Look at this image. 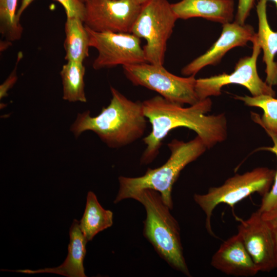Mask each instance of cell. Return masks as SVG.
<instances>
[{
  "instance_id": "obj_26",
  "label": "cell",
  "mask_w": 277,
  "mask_h": 277,
  "mask_svg": "<svg viewBox=\"0 0 277 277\" xmlns=\"http://www.w3.org/2000/svg\"><path fill=\"white\" fill-rule=\"evenodd\" d=\"M262 217L271 228L277 227V207L265 212L261 213Z\"/></svg>"
},
{
  "instance_id": "obj_18",
  "label": "cell",
  "mask_w": 277,
  "mask_h": 277,
  "mask_svg": "<svg viewBox=\"0 0 277 277\" xmlns=\"http://www.w3.org/2000/svg\"><path fill=\"white\" fill-rule=\"evenodd\" d=\"M113 224V212L105 209L99 203L92 191L87 193L86 204L80 227L88 242L103 230Z\"/></svg>"
},
{
  "instance_id": "obj_8",
  "label": "cell",
  "mask_w": 277,
  "mask_h": 277,
  "mask_svg": "<svg viewBox=\"0 0 277 277\" xmlns=\"http://www.w3.org/2000/svg\"><path fill=\"white\" fill-rule=\"evenodd\" d=\"M252 43L251 55L240 58L232 72L229 74L223 72L208 77L196 79L195 91L200 101L211 96L220 95L222 88L229 84L243 86L252 96L267 94L275 96V92L272 86L263 81L257 71L256 63L261 49L255 36Z\"/></svg>"
},
{
  "instance_id": "obj_23",
  "label": "cell",
  "mask_w": 277,
  "mask_h": 277,
  "mask_svg": "<svg viewBox=\"0 0 277 277\" xmlns=\"http://www.w3.org/2000/svg\"><path fill=\"white\" fill-rule=\"evenodd\" d=\"M64 7L67 17H77L84 20L85 5L84 0H55Z\"/></svg>"
},
{
  "instance_id": "obj_30",
  "label": "cell",
  "mask_w": 277,
  "mask_h": 277,
  "mask_svg": "<svg viewBox=\"0 0 277 277\" xmlns=\"http://www.w3.org/2000/svg\"><path fill=\"white\" fill-rule=\"evenodd\" d=\"M267 1H271L275 4L276 9V13H277V0H267Z\"/></svg>"
},
{
  "instance_id": "obj_14",
  "label": "cell",
  "mask_w": 277,
  "mask_h": 277,
  "mask_svg": "<svg viewBox=\"0 0 277 277\" xmlns=\"http://www.w3.org/2000/svg\"><path fill=\"white\" fill-rule=\"evenodd\" d=\"M171 7L177 19L202 17L224 24L234 17L233 0H182Z\"/></svg>"
},
{
  "instance_id": "obj_20",
  "label": "cell",
  "mask_w": 277,
  "mask_h": 277,
  "mask_svg": "<svg viewBox=\"0 0 277 277\" xmlns=\"http://www.w3.org/2000/svg\"><path fill=\"white\" fill-rule=\"evenodd\" d=\"M274 96L261 94L250 96L248 95L236 96L234 98L243 101L250 107H256L263 110L261 117L254 112H251V118L259 124L265 131L277 133V99Z\"/></svg>"
},
{
  "instance_id": "obj_24",
  "label": "cell",
  "mask_w": 277,
  "mask_h": 277,
  "mask_svg": "<svg viewBox=\"0 0 277 277\" xmlns=\"http://www.w3.org/2000/svg\"><path fill=\"white\" fill-rule=\"evenodd\" d=\"M255 0H239L235 22L240 25L245 24L246 20L249 15L253 7Z\"/></svg>"
},
{
  "instance_id": "obj_4",
  "label": "cell",
  "mask_w": 277,
  "mask_h": 277,
  "mask_svg": "<svg viewBox=\"0 0 277 277\" xmlns=\"http://www.w3.org/2000/svg\"><path fill=\"white\" fill-rule=\"evenodd\" d=\"M134 200L140 202L146 212L143 222L144 236L172 268L190 276L184 256L179 225L160 193L151 189H144Z\"/></svg>"
},
{
  "instance_id": "obj_22",
  "label": "cell",
  "mask_w": 277,
  "mask_h": 277,
  "mask_svg": "<svg viewBox=\"0 0 277 277\" xmlns=\"http://www.w3.org/2000/svg\"><path fill=\"white\" fill-rule=\"evenodd\" d=\"M271 138L273 146L261 148L274 153L277 157V133L266 131ZM277 207V170L275 171L273 184L269 192L263 197L261 206L258 210L261 213L270 211Z\"/></svg>"
},
{
  "instance_id": "obj_6",
  "label": "cell",
  "mask_w": 277,
  "mask_h": 277,
  "mask_svg": "<svg viewBox=\"0 0 277 277\" xmlns=\"http://www.w3.org/2000/svg\"><path fill=\"white\" fill-rule=\"evenodd\" d=\"M177 19L167 0H148L142 5L131 33L145 39L143 48L147 62L163 65L167 41Z\"/></svg>"
},
{
  "instance_id": "obj_3",
  "label": "cell",
  "mask_w": 277,
  "mask_h": 277,
  "mask_svg": "<svg viewBox=\"0 0 277 277\" xmlns=\"http://www.w3.org/2000/svg\"><path fill=\"white\" fill-rule=\"evenodd\" d=\"M167 145L170 155L161 166L148 168L141 176L118 177L120 187L114 203L125 199H134L142 190L151 189L160 192L164 203L172 209V187L180 172L187 165L201 156L207 148L198 135L187 142L174 139Z\"/></svg>"
},
{
  "instance_id": "obj_29",
  "label": "cell",
  "mask_w": 277,
  "mask_h": 277,
  "mask_svg": "<svg viewBox=\"0 0 277 277\" xmlns=\"http://www.w3.org/2000/svg\"><path fill=\"white\" fill-rule=\"evenodd\" d=\"M138 3H139L141 5H142L143 4L145 3L148 0H135Z\"/></svg>"
},
{
  "instance_id": "obj_17",
  "label": "cell",
  "mask_w": 277,
  "mask_h": 277,
  "mask_svg": "<svg viewBox=\"0 0 277 277\" xmlns=\"http://www.w3.org/2000/svg\"><path fill=\"white\" fill-rule=\"evenodd\" d=\"M64 47L67 61L83 63L89 56V37L83 21L77 17H67Z\"/></svg>"
},
{
  "instance_id": "obj_27",
  "label": "cell",
  "mask_w": 277,
  "mask_h": 277,
  "mask_svg": "<svg viewBox=\"0 0 277 277\" xmlns=\"http://www.w3.org/2000/svg\"><path fill=\"white\" fill-rule=\"evenodd\" d=\"M33 1L34 0H22L21 5L17 10L16 16L18 19H20V17L22 13Z\"/></svg>"
},
{
  "instance_id": "obj_7",
  "label": "cell",
  "mask_w": 277,
  "mask_h": 277,
  "mask_svg": "<svg viewBox=\"0 0 277 277\" xmlns=\"http://www.w3.org/2000/svg\"><path fill=\"white\" fill-rule=\"evenodd\" d=\"M123 68L125 76L134 85L154 91L171 102L192 105L200 101L195 91V75L179 76L169 72L163 65L148 62Z\"/></svg>"
},
{
  "instance_id": "obj_16",
  "label": "cell",
  "mask_w": 277,
  "mask_h": 277,
  "mask_svg": "<svg viewBox=\"0 0 277 277\" xmlns=\"http://www.w3.org/2000/svg\"><path fill=\"white\" fill-rule=\"evenodd\" d=\"M267 0H259L256 6L258 31L255 38L263 52V61L266 65L265 82L270 86L277 85V31L270 27L267 14Z\"/></svg>"
},
{
  "instance_id": "obj_28",
  "label": "cell",
  "mask_w": 277,
  "mask_h": 277,
  "mask_svg": "<svg viewBox=\"0 0 277 277\" xmlns=\"http://www.w3.org/2000/svg\"><path fill=\"white\" fill-rule=\"evenodd\" d=\"M272 229V238L273 242V246L275 257L277 263V227L273 228Z\"/></svg>"
},
{
  "instance_id": "obj_13",
  "label": "cell",
  "mask_w": 277,
  "mask_h": 277,
  "mask_svg": "<svg viewBox=\"0 0 277 277\" xmlns=\"http://www.w3.org/2000/svg\"><path fill=\"white\" fill-rule=\"evenodd\" d=\"M211 264L227 275L236 276H252L259 272L238 233L221 245Z\"/></svg>"
},
{
  "instance_id": "obj_15",
  "label": "cell",
  "mask_w": 277,
  "mask_h": 277,
  "mask_svg": "<svg viewBox=\"0 0 277 277\" xmlns=\"http://www.w3.org/2000/svg\"><path fill=\"white\" fill-rule=\"evenodd\" d=\"M70 242L68 254L65 261L59 266L38 270H17L13 271L26 274L50 273L68 277H86L83 265L88 242L80 227V222L73 220L69 230Z\"/></svg>"
},
{
  "instance_id": "obj_1",
  "label": "cell",
  "mask_w": 277,
  "mask_h": 277,
  "mask_svg": "<svg viewBox=\"0 0 277 277\" xmlns=\"http://www.w3.org/2000/svg\"><path fill=\"white\" fill-rule=\"evenodd\" d=\"M142 105L144 114L152 126L150 133L143 140L146 147L140 159L142 165H148L155 160L165 137L178 127L194 131L207 149L227 138L225 114H207L212 105L210 97L184 107L157 95L142 102Z\"/></svg>"
},
{
  "instance_id": "obj_25",
  "label": "cell",
  "mask_w": 277,
  "mask_h": 277,
  "mask_svg": "<svg viewBox=\"0 0 277 277\" xmlns=\"http://www.w3.org/2000/svg\"><path fill=\"white\" fill-rule=\"evenodd\" d=\"M23 57L22 52H19L17 55V58L16 62L15 68L11 72L9 76L5 81V82L0 86V99L2 100L7 96V93L16 83L17 80L16 75L17 66Z\"/></svg>"
},
{
  "instance_id": "obj_19",
  "label": "cell",
  "mask_w": 277,
  "mask_h": 277,
  "mask_svg": "<svg viewBox=\"0 0 277 277\" xmlns=\"http://www.w3.org/2000/svg\"><path fill=\"white\" fill-rule=\"evenodd\" d=\"M83 63L67 61L60 72L63 85V98L69 102L86 103Z\"/></svg>"
},
{
  "instance_id": "obj_5",
  "label": "cell",
  "mask_w": 277,
  "mask_h": 277,
  "mask_svg": "<svg viewBox=\"0 0 277 277\" xmlns=\"http://www.w3.org/2000/svg\"><path fill=\"white\" fill-rule=\"evenodd\" d=\"M275 171L267 167H258L228 179L219 187H211L204 194H194L193 199L206 215L205 227L208 233L215 236L211 226L214 208L220 204L231 207L252 193L263 197L270 190Z\"/></svg>"
},
{
  "instance_id": "obj_21",
  "label": "cell",
  "mask_w": 277,
  "mask_h": 277,
  "mask_svg": "<svg viewBox=\"0 0 277 277\" xmlns=\"http://www.w3.org/2000/svg\"><path fill=\"white\" fill-rule=\"evenodd\" d=\"M18 0H0V33L5 41L21 39L23 27L16 16Z\"/></svg>"
},
{
  "instance_id": "obj_10",
  "label": "cell",
  "mask_w": 277,
  "mask_h": 277,
  "mask_svg": "<svg viewBox=\"0 0 277 277\" xmlns=\"http://www.w3.org/2000/svg\"><path fill=\"white\" fill-rule=\"evenodd\" d=\"M83 22L100 32L131 33L142 5L135 0H84Z\"/></svg>"
},
{
  "instance_id": "obj_11",
  "label": "cell",
  "mask_w": 277,
  "mask_h": 277,
  "mask_svg": "<svg viewBox=\"0 0 277 277\" xmlns=\"http://www.w3.org/2000/svg\"><path fill=\"white\" fill-rule=\"evenodd\" d=\"M238 230L259 271L270 272L277 267L272 229L258 210L247 219L241 220Z\"/></svg>"
},
{
  "instance_id": "obj_9",
  "label": "cell",
  "mask_w": 277,
  "mask_h": 277,
  "mask_svg": "<svg viewBox=\"0 0 277 277\" xmlns=\"http://www.w3.org/2000/svg\"><path fill=\"white\" fill-rule=\"evenodd\" d=\"M86 29L90 47L98 55L92 67L95 70L147 62L140 38L131 33L100 32Z\"/></svg>"
},
{
  "instance_id": "obj_12",
  "label": "cell",
  "mask_w": 277,
  "mask_h": 277,
  "mask_svg": "<svg viewBox=\"0 0 277 277\" xmlns=\"http://www.w3.org/2000/svg\"><path fill=\"white\" fill-rule=\"evenodd\" d=\"M255 34L253 27L249 24L240 25L235 21L222 24L219 38L205 53L183 68L182 74L187 76L195 75L207 66L216 65L231 49L244 47L248 42H252Z\"/></svg>"
},
{
  "instance_id": "obj_2",
  "label": "cell",
  "mask_w": 277,
  "mask_h": 277,
  "mask_svg": "<svg viewBox=\"0 0 277 277\" xmlns=\"http://www.w3.org/2000/svg\"><path fill=\"white\" fill-rule=\"evenodd\" d=\"M112 98L96 116L90 111L78 113L70 127L75 137L91 131L109 147L119 148L128 146L144 135L147 128L142 102L132 101L110 86Z\"/></svg>"
}]
</instances>
